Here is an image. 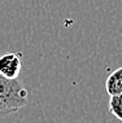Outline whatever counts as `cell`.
Segmentation results:
<instances>
[{
	"mask_svg": "<svg viewBox=\"0 0 122 123\" xmlns=\"http://www.w3.org/2000/svg\"><path fill=\"white\" fill-rule=\"evenodd\" d=\"M29 92L19 79H8L0 74V118L8 117L25 108Z\"/></svg>",
	"mask_w": 122,
	"mask_h": 123,
	"instance_id": "obj_1",
	"label": "cell"
},
{
	"mask_svg": "<svg viewBox=\"0 0 122 123\" xmlns=\"http://www.w3.org/2000/svg\"><path fill=\"white\" fill-rule=\"evenodd\" d=\"M22 69V56L17 52H5L0 56V74L8 79H17Z\"/></svg>",
	"mask_w": 122,
	"mask_h": 123,
	"instance_id": "obj_2",
	"label": "cell"
},
{
	"mask_svg": "<svg viewBox=\"0 0 122 123\" xmlns=\"http://www.w3.org/2000/svg\"><path fill=\"white\" fill-rule=\"evenodd\" d=\"M105 91L109 96L122 93V66L112 71L105 80Z\"/></svg>",
	"mask_w": 122,
	"mask_h": 123,
	"instance_id": "obj_3",
	"label": "cell"
},
{
	"mask_svg": "<svg viewBox=\"0 0 122 123\" xmlns=\"http://www.w3.org/2000/svg\"><path fill=\"white\" fill-rule=\"evenodd\" d=\"M109 111L117 119L122 121V93L110 96V98H109Z\"/></svg>",
	"mask_w": 122,
	"mask_h": 123,
	"instance_id": "obj_4",
	"label": "cell"
}]
</instances>
